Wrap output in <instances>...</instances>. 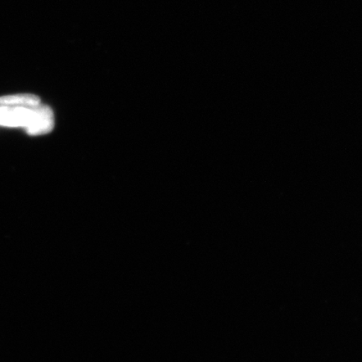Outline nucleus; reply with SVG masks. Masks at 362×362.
<instances>
[{"instance_id":"obj_2","label":"nucleus","mask_w":362,"mask_h":362,"mask_svg":"<svg viewBox=\"0 0 362 362\" xmlns=\"http://www.w3.org/2000/svg\"><path fill=\"white\" fill-rule=\"evenodd\" d=\"M40 103V98L34 94L25 93L0 97V106L35 107Z\"/></svg>"},{"instance_id":"obj_1","label":"nucleus","mask_w":362,"mask_h":362,"mask_svg":"<svg viewBox=\"0 0 362 362\" xmlns=\"http://www.w3.org/2000/svg\"><path fill=\"white\" fill-rule=\"evenodd\" d=\"M0 126L23 128L29 135L51 133L55 126L54 112L45 104L35 107L0 106Z\"/></svg>"}]
</instances>
